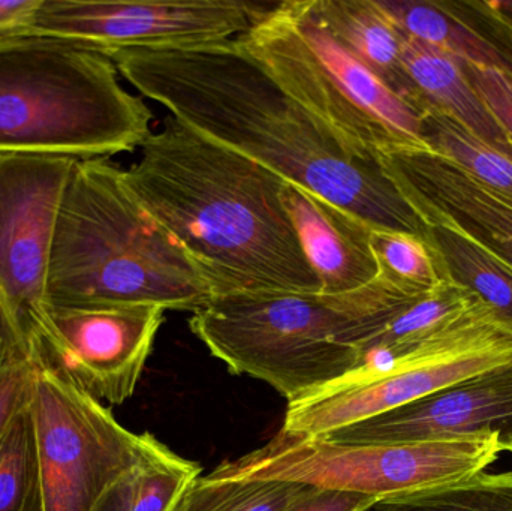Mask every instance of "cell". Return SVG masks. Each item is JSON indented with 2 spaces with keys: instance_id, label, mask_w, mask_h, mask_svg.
I'll list each match as a JSON object with an SVG mask.
<instances>
[{
  "instance_id": "obj_1",
  "label": "cell",
  "mask_w": 512,
  "mask_h": 511,
  "mask_svg": "<svg viewBox=\"0 0 512 511\" xmlns=\"http://www.w3.org/2000/svg\"><path fill=\"white\" fill-rule=\"evenodd\" d=\"M108 57L141 95L203 137L373 228L424 237L426 227L378 159L352 149L289 95L237 39L128 48Z\"/></svg>"
},
{
  "instance_id": "obj_2",
  "label": "cell",
  "mask_w": 512,
  "mask_h": 511,
  "mask_svg": "<svg viewBox=\"0 0 512 511\" xmlns=\"http://www.w3.org/2000/svg\"><path fill=\"white\" fill-rule=\"evenodd\" d=\"M126 182L218 294L319 293L282 200L286 182L176 117L141 146Z\"/></svg>"
},
{
  "instance_id": "obj_3",
  "label": "cell",
  "mask_w": 512,
  "mask_h": 511,
  "mask_svg": "<svg viewBox=\"0 0 512 511\" xmlns=\"http://www.w3.org/2000/svg\"><path fill=\"white\" fill-rule=\"evenodd\" d=\"M212 281L153 218L110 159L75 161L57 216L50 305H158L195 312Z\"/></svg>"
},
{
  "instance_id": "obj_4",
  "label": "cell",
  "mask_w": 512,
  "mask_h": 511,
  "mask_svg": "<svg viewBox=\"0 0 512 511\" xmlns=\"http://www.w3.org/2000/svg\"><path fill=\"white\" fill-rule=\"evenodd\" d=\"M421 297L379 276L343 294H218L192 312L189 327L231 374L292 402L360 368L364 345Z\"/></svg>"
},
{
  "instance_id": "obj_5",
  "label": "cell",
  "mask_w": 512,
  "mask_h": 511,
  "mask_svg": "<svg viewBox=\"0 0 512 511\" xmlns=\"http://www.w3.org/2000/svg\"><path fill=\"white\" fill-rule=\"evenodd\" d=\"M152 119L105 54L56 36L0 38V156L108 159L143 146Z\"/></svg>"
},
{
  "instance_id": "obj_6",
  "label": "cell",
  "mask_w": 512,
  "mask_h": 511,
  "mask_svg": "<svg viewBox=\"0 0 512 511\" xmlns=\"http://www.w3.org/2000/svg\"><path fill=\"white\" fill-rule=\"evenodd\" d=\"M237 41L357 152L426 144L423 116L336 41L313 0L274 3Z\"/></svg>"
},
{
  "instance_id": "obj_7",
  "label": "cell",
  "mask_w": 512,
  "mask_h": 511,
  "mask_svg": "<svg viewBox=\"0 0 512 511\" xmlns=\"http://www.w3.org/2000/svg\"><path fill=\"white\" fill-rule=\"evenodd\" d=\"M507 452L496 435L402 444H336L279 429L268 443L222 462L207 480H267L355 492L381 501L483 473Z\"/></svg>"
},
{
  "instance_id": "obj_8",
  "label": "cell",
  "mask_w": 512,
  "mask_h": 511,
  "mask_svg": "<svg viewBox=\"0 0 512 511\" xmlns=\"http://www.w3.org/2000/svg\"><path fill=\"white\" fill-rule=\"evenodd\" d=\"M30 413L44 511H96L144 464L158 440L134 434L98 399L35 368Z\"/></svg>"
},
{
  "instance_id": "obj_9",
  "label": "cell",
  "mask_w": 512,
  "mask_h": 511,
  "mask_svg": "<svg viewBox=\"0 0 512 511\" xmlns=\"http://www.w3.org/2000/svg\"><path fill=\"white\" fill-rule=\"evenodd\" d=\"M74 159L0 156V309L33 362L50 335L48 270Z\"/></svg>"
},
{
  "instance_id": "obj_10",
  "label": "cell",
  "mask_w": 512,
  "mask_h": 511,
  "mask_svg": "<svg viewBox=\"0 0 512 511\" xmlns=\"http://www.w3.org/2000/svg\"><path fill=\"white\" fill-rule=\"evenodd\" d=\"M273 5L246 0H41L24 33L80 42L108 57L128 48L237 39Z\"/></svg>"
},
{
  "instance_id": "obj_11",
  "label": "cell",
  "mask_w": 512,
  "mask_h": 511,
  "mask_svg": "<svg viewBox=\"0 0 512 511\" xmlns=\"http://www.w3.org/2000/svg\"><path fill=\"white\" fill-rule=\"evenodd\" d=\"M164 320L158 305H50V335L32 365L98 401L123 404L140 383Z\"/></svg>"
},
{
  "instance_id": "obj_12",
  "label": "cell",
  "mask_w": 512,
  "mask_h": 511,
  "mask_svg": "<svg viewBox=\"0 0 512 511\" xmlns=\"http://www.w3.org/2000/svg\"><path fill=\"white\" fill-rule=\"evenodd\" d=\"M508 362H512V347L414 368H358L288 402L280 429L303 437H325Z\"/></svg>"
},
{
  "instance_id": "obj_13",
  "label": "cell",
  "mask_w": 512,
  "mask_h": 511,
  "mask_svg": "<svg viewBox=\"0 0 512 511\" xmlns=\"http://www.w3.org/2000/svg\"><path fill=\"white\" fill-rule=\"evenodd\" d=\"M483 435H496L511 452L512 362L321 438L336 444H402Z\"/></svg>"
},
{
  "instance_id": "obj_14",
  "label": "cell",
  "mask_w": 512,
  "mask_h": 511,
  "mask_svg": "<svg viewBox=\"0 0 512 511\" xmlns=\"http://www.w3.org/2000/svg\"><path fill=\"white\" fill-rule=\"evenodd\" d=\"M397 189H408L448 210L478 239L512 263V203L481 185L429 144L399 146L376 155Z\"/></svg>"
},
{
  "instance_id": "obj_15",
  "label": "cell",
  "mask_w": 512,
  "mask_h": 511,
  "mask_svg": "<svg viewBox=\"0 0 512 511\" xmlns=\"http://www.w3.org/2000/svg\"><path fill=\"white\" fill-rule=\"evenodd\" d=\"M282 200L321 285L319 293H351L378 278L372 225L295 183L286 182Z\"/></svg>"
},
{
  "instance_id": "obj_16",
  "label": "cell",
  "mask_w": 512,
  "mask_h": 511,
  "mask_svg": "<svg viewBox=\"0 0 512 511\" xmlns=\"http://www.w3.org/2000/svg\"><path fill=\"white\" fill-rule=\"evenodd\" d=\"M397 95L418 113L433 107L448 114L480 140L512 153V138L501 128L466 75L462 63L438 48L405 38Z\"/></svg>"
},
{
  "instance_id": "obj_17",
  "label": "cell",
  "mask_w": 512,
  "mask_h": 511,
  "mask_svg": "<svg viewBox=\"0 0 512 511\" xmlns=\"http://www.w3.org/2000/svg\"><path fill=\"white\" fill-rule=\"evenodd\" d=\"M397 191L426 227L424 239L445 278L477 294L512 326L511 261L478 239L453 213L408 189Z\"/></svg>"
},
{
  "instance_id": "obj_18",
  "label": "cell",
  "mask_w": 512,
  "mask_h": 511,
  "mask_svg": "<svg viewBox=\"0 0 512 511\" xmlns=\"http://www.w3.org/2000/svg\"><path fill=\"white\" fill-rule=\"evenodd\" d=\"M405 38L417 39L462 63L512 71V59L453 5L429 0H378Z\"/></svg>"
},
{
  "instance_id": "obj_19",
  "label": "cell",
  "mask_w": 512,
  "mask_h": 511,
  "mask_svg": "<svg viewBox=\"0 0 512 511\" xmlns=\"http://www.w3.org/2000/svg\"><path fill=\"white\" fill-rule=\"evenodd\" d=\"M313 5L336 41L397 93L405 36L378 0H313Z\"/></svg>"
},
{
  "instance_id": "obj_20",
  "label": "cell",
  "mask_w": 512,
  "mask_h": 511,
  "mask_svg": "<svg viewBox=\"0 0 512 511\" xmlns=\"http://www.w3.org/2000/svg\"><path fill=\"white\" fill-rule=\"evenodd\" d=\"M421 116L426 144L512 203V153L480 140L438 108L424 107Z\"/></svg>"
},
{
  "instance_id": "obj_21",
  "label": "cell",
  "mask_w": 512,
  "mask_h": 511,
  "mask_svg": "<svg viewBox=\"0 0 512 511\" xmlns=\"http://www.w3.org/2000/svg\"><path fill=\"white\" fill-rule=\"evenodd\" d=\"M313 486L267 480L195 479L168 511H286Z\"/></svg>"
},
{
  "instance_id": "obj_22",
  "label": "cell",
  "mask_w": 512,
  "mask_h": 511,
  "mask_svg": "<svg viewBox=\"0 0 512 511\" xmlns=\"http://www.w3.org/2000/svg\"><path fill=\"white\" fill-rule=\"evenodd\" d=\"M370 248L379 278L409 296H426L448 279L429 243L418 234L373 228Z\"/></svg>"
},
{
  "instance_id": "obj_23",
  "label": "cell",
  "mask_w": 512,
  "mask_h": 511,
  "mask_svg": "<svg viewBox=\"0 0 512 511\" xmlns=\"http://www.w3.org/2000/svg\"><path fill=\"white\" fill-rule=\"evenodd\" d=\"M0 511H44L30 402L0 438Z\"/></svg>"
},
{
  "instance_id": "obj_24",
  "label": "cell",
  "mask_w": 512,
  "mask_h": 511,
  "mask_svg": "<svg viewBox=\"0 0 512 511\" xmlns=\"http://www.w3.org/2000/svg\"><path fill=\"white\" fill-rule=\"evenodd\" d=\"M375 511H512V471L483 473L381 501Z\"/></svg>"
},
{
  "instance_id": "obj_25",
  "label": "cell",
  "mask_w": 512,
  "mask_h": 511,
  "mask_svg": "<svg viewBox=\"0 0 512 511\" xmlns=\"http://www.w3.org/2000/svg\"><path fill=\"white\" fill-rule=\"evenodd\" d=\"M200 476V465L183 459L158 441L135 473L129 511H168Z\"/></svg>"
},
{
  "instance_id": "obj_26",
  "label": "cell",
  "mask_w": 512,
  "mask_h": 511,
  "mask_svg": "<svg viewBox=\"0 0 512 511\" xmlns=\"http://www.w3.org/2000/svg\"><path fill=\"white\" fill-rule=\"evenodd\" d=\"M462 63V62H460ZM472 86L496 122L512 138V71L462 63Z\"/></svg>"
},
{
  "instance_id": "obj_27",
  "label": "cell",
  "mask_w": 512,
  "mask_h": 511,
  "mask_svg": "<svg viewBox=\"0 0 512 511\" xmlns=\"http://www.w3.org/2000/svg\"><path fill=\"white\" fill-rule=\"evenodd\" d=\"M35 366L26 357L0 365V438L15 416L30 402Z\"/></svg>"
},
{
  "instance_id": "obj_28",
  "label": "cell",
  "mask_w": 512,
  "mask_h": 511,
  "mask_svg": "<svg viewBox=\"0 0 512 511\" xmlns=\"http://www.w3.org/2000/svg\"><path fill=\"white\" fill-rule=\"evenodd\" d=\"M378 504L376 498L355 492L312 488L286 511H369Z\"/></svg>"
},
{
  "instance_id": "obj_29",
  "label": "cell",
  "mask_w": 512,
  "mask_h": 511,
  "mask_svg": "<svg viewBox=\"0 0 512 511\" xmlns=\"http://www.w3.org/2000/svg\"><path fill=\"white\" fill-rule=\"evenodd\" d=\"M41 0H0V38L24 33Z\"/></svg>"
},
{
  "instance_id": "obj_30",
  "label": "cell",
  "mask_w": 512,
  "mask_h": 511,
  "mask_svg": "<svg viewBox=\"0 0 512 511\" xmlns=\"http://www.w3.org/2000/svg\"><path fill=\"white\" fill-rule=\"evenodd\" d=\"M135 473H137V471H135ZM134 476L120 483V485L105 498L104 503H102L96 511H129V509H131Z\"/></svg>"
},
{
  "instance_id": "obj_31",
  "label": "cell",
  "mask_w": 512,
  "mask_h": 511,
  "mask_svg": "<svg viewBox=\"0 0 512 511\" xmlns=\"http://www.w3.org/2000/svg\"><path fill=\"white\" fill-rule=\"evenodd\" d=\"M17 356L26 357V354L21 350L20 344L15 339L14 333L9 329L5 315H3L2 309H0V360Z\"/></svg>"
},
{
  "instance_id": "obj_32",
  "label": "cell",
  "mask_w": 512,
  "mask_h": 511,
  "mask_svg": "<svg viewBox=\"0 0 512 511\" xmlns=\"http://www.w3.org/2000/svg\"><path fill=\"white\" fill-rule=\"evenodd\" d=\"M18 357H24V356L9 357V359L0 360V365H2V363L9 362V360L18 359Z\"/></svg>"
},
{
  "instance_id": "obj_33",
  "label": "cell",
  "mask_w": 512,
  "mask_h": 511,
  "mask_svg": "<svg viewBox=\"0 0 512 511\" xmlns=\"http://www.w3.org/2000/svg\"><path fill=\"white\" fill-rule=\"evenodd\" d=\"M510 453H512V450H511V452H510Z\"/></svg>"
}]
</instances>
